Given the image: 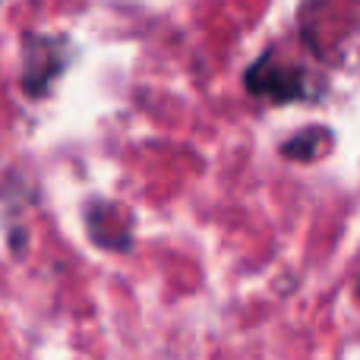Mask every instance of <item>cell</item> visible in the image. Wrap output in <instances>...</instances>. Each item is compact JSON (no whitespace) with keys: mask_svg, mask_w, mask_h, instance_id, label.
Returning <instances> with one entry per match:
<instances>
[{"mask_svg":"<svg viewBox=\"0 0 360 360\" xmlns=\"http://www.w3.org/2000/svg\"><path fill=\"white\" fill-rule=\"evenodd\" d=\"M247 86L250 92L256 95H266L272 101H285V98H297L304 92L300 86V73L297 70H281V67H272V63H259L253 73L247 76Z\"/></svg>","mask_w":360,"mask_h":360,"instance_id":"cell-1","label":"cell"}]
</instances>
